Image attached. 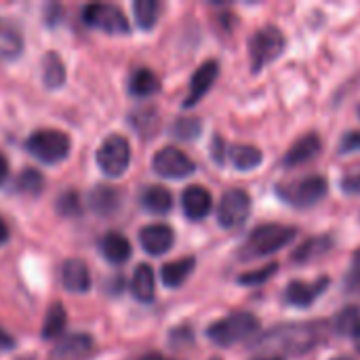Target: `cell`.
<instances>
[{"label": "cell", "mask_w": 360, "mask_h": 360, "mask_svg": "<svg viewBox=\"0 0 360 360\" xmlns=\"http://www.w3.org/2000/svg\"><path fill=\"white\" fill-rule=\"evenodd\" d=\"M297 236V230L291 226H281V224H264L255 228L249 238L243 243L238 249V259H259L266 255H272L281 249H285L293 238Z\"/></svg>", "instance_id": "cell-1"}, {"label": "cell", "mask_w": 360, "mask_h": 360, "mask_svg": "<svg viewBox=\"0 0 360 360\" xmlns=\"http://www.w3.org/2000/svg\"><path fill=\"white\" fill-rule=\"evenodd\" d=\"M259 331V321L251 312H234L207 329V338L221 348L234 346L253 338Z\"/></svg>", "instance_id": "cell-2"}, {"label": "cell", "mask_w": 360, "mask_h": 360, "mask_svg": "<svg viewBox=\"0 0 360 360\" xmlns=\"http://www.w3.org/2000/svg\"><path fill=\"white\" fill-rule=\"evenodd\" d=\"M25 146H27V152L44 165H57L65 160L72 148L70 137L57 129H40L32 133Z\"/></svg>", "instance_id": "cell-3"}, {"label": "cell", "mask_w": 360, "mask_h": 360, "mask_svg": "<svg viewBox=\"0 0 360 360\" xmlns=\"http://www.w3.org/2000/svg\"><path fill=\"white\" fill-rule=\"evenodd\" d=\"M276 192L287 205H291L295 209H308V207L319 205L327 196L329 186H327L325 177L310 175V177H304V179H297L291 184H283Z\"/></svg>", "instance_id": "cell-4"}, {"label": "cell", "mask_w": 360, "mask_h": 360, "mask_svg": "<svg viewBox=\"0 0 360 360\" xmlns=\"http://www.w3.org/2000/svg\"><path fill=\"white\" fill-rule=\"evenodd\" d=\"M285 36L278 27L268 25L262 27L253 34V38L249 40V57H251V70L259 72L264 70L268 63H272L274 59H278L285 51Z\"/></svg>", "instance_id": "cell-5"}, {"label": "cell", "mask_w": 360, "mask_h": 360, "mask_svg": "<svg viewBox=\"0 0 360 360\" xmlns=\"http://www.w3.org/2000/svg\"><path fill=\"white\" fill-rule=\"evenodd\" d=\"M131 146L122 135H110L97 150V165L108 177H120L129 169Z\"/></svg>", "instance_id": "cell-6"}, {"label": "cell", "mask_w": 360, "mask_h": 360, "mask_svg": "<svg viewBox=\"0 0 360 360\" xmlns=\"http://www.w3.org/2000/svg\"><path fill=\"white\" fill-rule=\"evenodd\" d=\"M82 21L108 34H127L131 30L124 13L114 4H89L82 8Z\"/></svg>", "instance_id": "cell-7"}, {"label": "cell", "mask_w": 360, "mask_h": 360, "mask_svg": "<svg viewBox=\"0 0 360 360\" xmlns=\"http://www.w3.org/2000/svg\"><path fill=\"white\" fill-rule=\"evenodd\" d=\"M249 213H251V196L240 188H232L219 200L217 221L221 228H228V230L238 228L247 221Z\"/></svg>", "instance_id": "cell-8"}, {"label": "cell", "mask_w": 360, "mask_h": 360, "mask_svg": "<svg viewBox=\"0 0 360 360\" xmlns=\"http://www.w3.org/2000/svg\"><path fill=\"white\" fill-rule=\"evenodd\" d=\"M319 325H302V327H283L268 335V344L289 350L293 354H302L316 344Z\"/></svg>", "instance_id": "cell-9"}, {"label": "cell", "mask_w": 360, "mask_h": 360, "mask_svg": "<svg viewBox=\"0 0 360 360\" xmlns=\"http://www.w3.org/2000/svg\"><path fill=\"white\" fill-rule=\"evenodd\" d=\"M152 167L158 175L167 177V179H184L188 175H192L196 171V165L194 160L177 150V148H162L156 152L154 160H152Z\"/></svg>", "instance_id": "cell-10"}, {"label": "cell", "mask_w": 360, "mask_h": 360, "mask_svg": "<svg viewBox=\"0 0 360 360\" xmlns=\"http://www.w3.org/2000/svg\"><path fill=\"white\" fill-rule=\"evenodd\" d=\"M329 283L331 281L325 276L319 278L316 283H302V281L289 283L285 293H283V300L287 306H293V308H310L325 293Z\"/></svg>", "instance_id": "cell-11"}, {"label": "cell", "mask_w": 360, "mask_h": 360, "mask_svg": "<svg viewBox=\"0 0 360 360\" xmlns=\"http://www.w3.org/2000/svg\"><path fill=\"white\" fill-rule=\"evenodd\" d=\"M217 74H219V65L217 61H205L192 76L190 80V93L184 101V108H192L196 105L213 86V82L217 80Z\"/></svg>", "instance_id": "cell-12"}, {"label": "cell", "mask_w": 360, "mask_h": 360, "mask_svg": "<svg viewBox=\"0 0 360 360\" xmlns=\"http://www.w3.org/2000/svg\"><path fill=\"white\" fill-rule=\"evenodd\" d=\"M139 243H141L146 253L165 255L175 243V232L165 224H152V226H146L139 232Z\"/></svg>", "instance_id": "cell-13"}, {"label": "cell", "mask_w": 360, "mask_h": 360, "mask_svg": "<svg viewBox=\"0 0 360 360\" xmlns=\"http://www.w3.org/2000/svg\"><path fill=\"white\" fill-rule=\"evenodd\" d=\"M181 207H184V213L188 219H192V221L205 219L213 209L211 192L202 186H190L181 194Z\"/></svg>", "instance_id": "cell-14"}, {"label": "cell", "mask_w": 360, "mask_h": 360, "mask_svg": "<svg viewBox=\"0 0 360 360\" xmlns=\"http://www.w3.org/2000/svg\"><path fill=\"white\" fill-rule=\"evenodd\" d=\"M61 287L70 293H86L91 289V272L84 262L68 259L61 266Z\"/></svg>", "instance_id": "cell-15"}, {"label": "cell", "mask_w": 360, "mask_h": 360, "mask_svg": "<svg viewBox=\"0 0 360 360\" xmlns=\"http://www.w3.org/2000/svg\"><path fill=\"white\" fill-rule=\"evenodd\" d=\"M93 350V340L89 335L76 333V335H68L63 340L57 342V346L51 352L53 360H82L89 356Z\"/></svg>", "instance_id": "cell-16"}, {"label": "cell", "mask_w": 360, "mask_h": 360, "mask_svg": "<svg viewBox=\"0 0 360 360\" xmlns=\"http://www.w3.org/2000/svg\"><path fill=\"white\" fill-rule=\"evenodd\" d=\"M23 53V34L11 21L0 17V61H15Z\"/></svg>", "instance_id": "cell-17"}, {"label": "cell", "mask_w": 360, "mask_h": 360, "mask_svg": "<svg viewBox=\"0 0 360 360\" xmlns=\"http://www.w3.org/2000/svg\"><path fill=\"white\" fill-rule=\"evenodd\" d=\"M319 152H321V139H319V135L316 133H308V135H304L302 139H297L289 148V152L285 154V160L283 162H285V167H300V165L316 158Z\"/></svg>", "instance_id": "cell-18"}, {"label": "cell", "mask_w": 360, "mask_h": 360, "mask_svg": "<svg viewBox=\"0 0 360 360\" xmlns=\"http://www.w3.org/2000/svg\"><path fill=\"white\" fill-rule=\"evenodd\" d=\"M226 156L230 158V162L238 169V171H253L255 167H259L264 162V154L259 148L255 146H230L226 150Z\"/></svg>", "instance_id": "cell-19"}, {"label": "cell", "mask_w": 360, "mask_h": 360, "mask_svg": "<svg viewBox=\"0 0 360 360\" xmlns=\"http://www.w3.org/2000/svg\"><path fill=\"white\" fill-rule=\"evenodd\" d=\"M194 266H196L194 257H184V259H177V262L165 264L162 270H160V278H162L165 287H169V289L181 287L188 281V276L192 274Z\"/></svg>", "instance_id": "cell-20"}, {"label": "cell", "mask_w": 360, "mask_h": 360, "mask_svg": "<svg viewBox=\"0 0 360 360\" xmlns=\"http://www.w3.org/2000/svg\"><path fill=\"white\" fill-rule=\"evenodd\" d=\"M101 251H103V257L110 262V264H124L129 257H131V243L122 236V234H118V232H110V234H105L103 236V240H101Z\"/></svg>", "instance_id": "cell-21"}, {"label": "cell", "mask_w": 360, "mask_h": 360, "mask_svg": "<svg viewBox=\"0 0 360 360\" xmlns=\"http://www.w3.org/2000/svg\"><path fill=\"white\" fill-rule=\"evenodd\" d=\"M154 285H156L154 283V270L148 264L137 266V270L133 274V281H131V291L141 304H150L154 300V293H156Z\"/></svg>", "instance_id": "cell-22"}, {"label": "cell", "mask_w": 360, "mask_h": 360, "mask_svg": "<svg viewBox=\"0 0 360 360\" xmlns=\"http://www.w3.org/2000/svg\"><path fill=\"white\" fill-rule=\"evenodd\" d=\"M141 205L156 215H165L173 207V194L162 186H150L141 194Z\"/></svg>", "instance_id": "cell-23"}, {"label": "cell", "mask_w": 360, "mask_h": 360, "mask_svg": "<svg viewBox=\"0 0 360 360\" xmlns=\"http://www.w3.org/2000/svg\"><path fill=\"white\" fill-rule=\"evenodd\" d=\"M333 247V240L331 236L323 234V236H314V238H308L306 243H302L295 253H293V262L297 264H306V262H312L321 255H325L329 249Z\"/></svg>", "instance_id": "cell-24"}, {"label": "cell", "mask_w": 360, "mask_h": 360, "mask_svg": "<svg viewBox=\"0 0 360 360\" xmlns=\"http://www.w3.org/2000/svg\"><path fill=\"white\" fill-rule=\"evenodd\" d=\"M335 331L348 340L354 342L356 350L360 352V310L359 308H346L335 319Z\"/></svg>", "instance_id": "cell-25"}, {"label": "cell", "mask_w": 360, "mask_h": 360, "mask_svg": "<svg viewBox=\"0 0 360 360\" xmlns=\"http://www.w3.org/2000/svg\"><path fill=\"white\" fill-rule=\"evenodd\" d=\"M42 80L46 89H59L65 82V65L55 51H49L42 59Z\"/></svg>", "instance_id": "cell-26"}, {"label": "cell", "mask_w": 360, "mask_h": 360, "mask_svg": "<svg viewBox=\"0 0 360 360\" xmlns=\"http://www.w3.org/2000/svg\"><path fill=\"white\" fill-rule=\"evenodd\" d=\"M89 205L95 213L99 215H110L118 209V194L116 190L112 188H105V186H99L91 192L89 196Z\"/></svg>", "instance_id": "cell-27"}, {"label": "cell", "mask_w": 360, "mask_h": 360, "mask_svg": "<svg viewBox=\"0 0 360 360\" xmlns=\"http://www.w3.org/2000/svg\"><path fill=\"white\" fill-rule=\"evenodd\" d=\"M65 323H68V314L63 310V306L59 302H55L46 316H44V325H42V340H55L63 333L65 329Z\"/></svg>", "instance_id": "cell-28"}, {"label": "cell", "mask_w": 360, "mask_h": 360, "mask_svg": "<svg viewBox=\"0 0 360 360\" xmlns=\"http://www.w3.org/2000/svg\"><path fill=\"white\" fill-rule=\"evenodd\" d=\"M133 15H135V23L141 30H152L158 21L160 4L156 0H137L133 2Z\"/></svg>", "instance_id": "cell-29"}, {"label": "cell", "mask_w": 360, "mask_h": 360, "mask_svg": "<svg viewBox=\"0 0 360 360\" xmlns=\"http://www.w3.org/2000/svg\"><path fill=\"white\" fill-rule=\"evenodd\" d=\"M129 89L137 97H150V95H154L158 91V78H156L154 72L141 68V70L133 72L131 82H129Z\"/></svg>", "instance_id": "cell-30"}, {"label": "cell", "mask_w": 360, "mask_h": 360, "mask_svg": "<svg viewBox=\"0 0 360 360\" xmlns=\"http://www.w3.org/2000/svg\"><path fill=\"white\" fill-rule=\"evenodd\" d=\"M17 190L23 192V194H30V196H36L44 190V177L40 171L36 169H25L19 179H17Z\"/></svg>", "instance_id": "cell-31"}, {"label": "cell", "mask_w": 360, "mask_h": 360, "mask_svg": "<svg viewBox=\"0 0 360 360\" xmlns=\"http://www.w3.org/2000/svg\"><path fill=\"white\" fill-rule=\"evenodd\" d=\"M276 270H278V264H270V266H266L262 270H253V272H247V274L238 276V283L247 285V287H257V285L270 281L276 274Z\"/></svg>", "instance_id": "cell-32"}, {"label": "cell", "mask_w": 360, "mask_h": 360, "mask_svg": "<svg viewBox=\"0 0 360 360\" xmlns=\"http://www.w3.org/2000/svg\"><path fill=\"white\" fill-rule=\"evenodd\" d=\"M344 289L346 293H359L360 291V249L354 251L350 268L344 276Z\"/></svg>", "instance_id": "cell-33"}, {"label": "cell", "mask_w": 360, "mask_h": 360, "mask_svg": "<svg viewBox=\"0 0 360 360\" xmlns=\"http://www.w3.org/2000/svg\"><path fill=\"white\" fill-rule=\"evenodd\" d=\"M200 122L196 118H179L175 124H173V135L177 139H196L198 133H200Z\"/></svg>", "instance_id": "cell-34"}, {"label": "cell", "mask_w": 360, "mask_h": 360, "mask_svg": "<svg viewBox=\"0 0 360 360\" xmlns=\"http://www.w3.org/2000/svg\"><path fill=\"white\" fill-rule=\"evenodd\" d=\"M57 213L63 217H74L80 213V198L76 192H63L57 198Z\"/></svg>", "instance_id": "cell-35"}, {"label": "cell", "mask_w": 360, "mask_h": 360, "mask_svg": "<svg viewBox=\"0 0 360 360\" xmlns=\"http://www.w3.org/2000/svg\"><path fill=\"white\" fill-rule=\"evenodd\" d=\"M342 190L348 194H360V165L350 169L344 177H342Z\"/></svg>", "instance_id": "cell-36"}, {"label": "cell", "mask_w": 360, "mask_h": 360, "mask_svg": "<svg viewBox=\"0 0 360 360\" xmlns=\"http://www.w3.org/2000/svg\"><path fill=\"white\" fill-rule=\"evenodd\" d=\"M356 150H360V131H350L342 137L340 152L346 154V152H356Z\"/></svg>", "instance_id": "cell-37"}, {"label": "cell", "mask_w": 360, "mask_h": 360, "mask_svg": "<svg viewBox=\"0 0 360 360\" xmlns=\"http://www.w3.org/2000/svg\"><path fill=\"white\" fill-rule=\"evenodd\" d=\"M13 346H15V340L6 331L0 329V350H11Z\"/></svg>", "instance_id": "cell-38"}, {"label": "cell", "mask_w": 360, "mask_h": 360, "mask_svg": "<svg viewBox=\"0 0 360 360\" xmlns=\"http://www.w3.org/2000/svg\"><path fill=\"white\" fill-rule=\"evenodd\" d=\"M6 177H8V160H6V156L0 152V186L6 181Z\"/></svg>", "instance_id": "cell-39"}, {"label": "cell", "mask_w": 360, "mask_h": 360, "mask_svg": "<svg viewBox=\"0 0 360 360\" xmlns=\"http://www.w3.org/2000/svg\"><path fill=\"white\" fill-rule=\"evenodd\" d=\"M8 240V228H6V224L0 219V245H4Z\"/></svg>", "instance_id": "cell-40"}, {"label": "cell", "mask_w": 360, "mask_h": 360, "mask_svg": "<svg viewBox=\"0 0 360 360\" xmlns=\"http://www.w3.org/2000/svg\"><path fill=\"white\" fill-rule=\"evenodd\" d=\"M141 360H171V359H165V356H160V354H148V356H143Z\"/></svg>", "instance_id": "cell-41"}, {"label": "cell", "mask_w": 360, "mask_h": 360, "mask_svg": "<svg viewBox=\"0 0 360 360\" xmlns=\"http://www.w3.org/2000/svg\"><path fill=\"white\" fill-rule=\"evenodd\" d=\"M257 360H285L283 356H272V359H257Z\"/></svg>", "instance_id": "cell-42"}, {"label": "cell", "mask_w": 360, "mask_h": 360, "mask_svg": "<svg viewBox=\"0 0 360 360\" xmlns=\"http://www.w3.org/2000/svg\"><path fill=\"white\" fill-rule=\"evenodd\" d=\"M17 360H36V359H32V356H23V359H17Z\"/></svg>", "instance_id": "cell-43"}, {"label": "cell", "mask_w": 360, "mask_h": 360, "mask_svg": "<svg viewBox=\"0 0 360 360\" xmlns=\"http://www.w3.org/2000/svg\"><path fill=\"white\" fill-rule=\"evenodd\" d=\"M333 360H350V359H333Z\"/></svg>", "instance_id": "cell-44"}, {"label": "cell", "mask_w": 360, "mask_h": 360, "mask_svg": "<svg viewBox=\"0 0 360 360\" xmlns=\"http://www.w3.org/2000/svg\"><path fill=\"white\" fill-rule=\"evenodd\" d=\"M211 360H221V359H211Z\"/></svg>", "instance_id": "cell-45"}]
</instances>
